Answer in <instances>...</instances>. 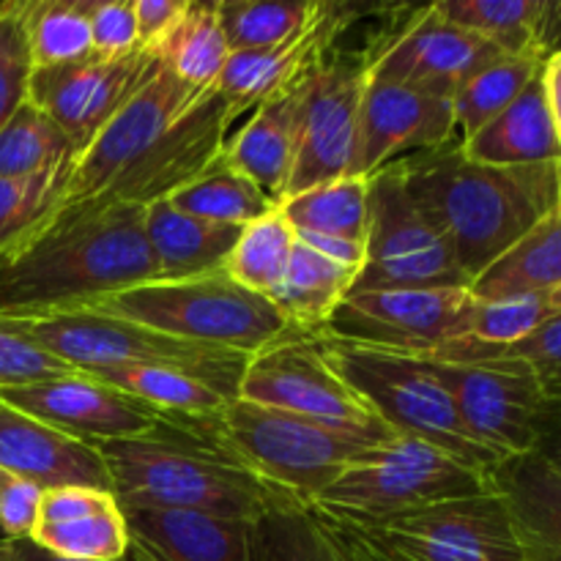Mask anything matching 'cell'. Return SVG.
I'll use <instances>...</instances> for the list:
<instances>
[{
  "instance_id": "13",
  "label": "cell",
  "mask_w": 561,
  "mask_h": 561,
  "mask_svg": "<svg viewBox=\"0 0 561 561\" xmlns=\"http://www.w3.org/2000/svg\"><path fill=\"white\" fill-rule=\"evenodd\" d=\"M471 305L469 288L359 290L345 296L318 337L431 356L463 337Z\"/></svg>"
},
{
  "instance_id": "16",
  "label": "cell",
  "mask_w": 561,
  "mask_h": 561,
  "mask_svg": "<svg viewBox=\"0 0 561 561\" xmlns=\"http://www.w3.org/2000/svg\"><path fill=\"white\" fill-rule=\"evenodd\" d=\"M159 69L162 58L142 47L121 58L91 53L75 64L33 69L27 99L44 110L75 142L77 153H82L126 99Z\"/></svg>"
},
{
  "instance_id": "40",
  "label": "cell",
  "mask_w": 561,
  "mask_h": 561,
  "mask_svg": "<svg viewBox=\"0 0 561 561\" xmlns=\"http://www.w3.org/2000/svg\"><path fill=\"white\" fill-rule=\"evenodd\" d=\"M27 38L33 69L88 58L93 53L91 0H31Z\"/></svg>"
},
{
  "instance_id": "22",
  "label": "cell",
  "mask_w": 561,
  "mask_h": 561,
  "mask_svg": "<svg viewBox=\"0 0 561 561\" xmlns=\"http://www.w3.org/2000/svg\"><path fill=\"white\" fill-rule=\"evenodd\" d=\"M0 471L53 488H96L113 493L99 444L71 438L33 416L0 403Z\"/></svg>"
},
{
  "instance_id": "19",
  "label": "cell",
  "mask_w": 561,
  "mask_h": 561,
  "mask_svg": "<svg viewBox=\"0 0 561 561\" xmlns=\"http://www.w3.org/2000/svg\"><path fill=\"white\" fill-rule=\"evenodd\" d=\"M0 403L88 444L146 436L164 422V416L151 405L129 398L85 373H69V376L49 378V381L3 389Z\"/></svg>"
},
{
  "instance_id": "26",
  "label": "cell",
  "mask_w": 561,
  "mask_h": 561,
  "mask_svg": "<svg viewBox=\"0 0 561 561\" xmlns=\"http://www.w3.org/2000/svg\"><path fill=\"white\" fill-rule=\"evenodd\" d=\"M493 485L513 515L524 561H561V471L529 453L504 460Z\"/></svg>"
},
{
  "instance_id": "8",
  "label": "cell",
  "mask_w": 561,
  "mask_h": 561,
  "mask_svg": "<svg viewBox=\"0 0 561 561\" xmlns=\"http://www.w3.org/2000/svg\"><path fill=\"white\" fill-rule=\"evenodd\" d=\"M491 491H496L493 474L471 469L431 444L400 436L362 455L316 504L343 520H378Z\"/></svg>"
},
{
  "instance_id": "36",
  "label": "cell",
  "mask_w": 561,
  "mask_h": 561,
  "mask_svg": "<svg viewBox=\"0 0 561 561\" xmlns=\"http://www.w3.org/2000/svg\"><path fill=\"white\" fill-rule=\"evenodd\" d=\"M71 170L27 175V179H0V261L33 239L69 197Z\"/></svg>"
},
{
  "instance_id": "32",
  "label": "cell",
  "mask_w": 561,
  "mask_h": 561,
  "mask_svg": "<svg viewBox=\"0 0 561 561\" xmlns=\"http://www.w3.org/2000/svg\"><path fill=\"white\" fill-rule=\"evenodd\" d=\"M296 236L351 241L367 247L370 230V179L343 175L279 203Z\"/></svg>"
},
{
  "instance_id": "20",
  "label": "cell",
  "mask_w": 561,
  "mask_h": 561,
  "mask_svg": "<svg viewBox=\"0 0 561 561\" xmlns=\"http://www.w3.org/2000/svg\"><path fill=\"white\" fill-rule=\"evenodd\" d=\"M458 142L453 99L392 82H367L354 173L370 179L411 153Z\"/></svg>"
},
{
  "instance_id": "17",
  "label": "cell",
  "mask_w": 561,
  "mask_h": 561,
  "mask_svg": "<svg viewBox=\"0 0 561 561\" xmlns=\"http://www.w3.org/2000/svg\"><path fill=\"white\" fill-rule=\"evenodd\" d=\"M233 121L236 115L222 93L208 88L135 164H129L99 195V201L131 206L168 201L173 192L192 184L203 170L222 157Z\"/></svg>"
},
{
  "instance_id": "42",
  "label": "cell",
  "mask_w": 561,
  "mask_h": 561,
  "mask_svg": "<svg viewBox=\"0 0 561 561\" xmlns=\"http://www.w3.org/2000/svg\"><path fill=\"white\" fill-rule=\"evenodd\" d=\"M318 5H321L318 0H290V3L225 0L217 3V11L230 53H247V49H268L283 44L316 16Z\"/></svg>"
},
{
  "instance_id": "2",
  "label": "cell",
  "mask_w": 561,
  "mask_h": 561,
  "mask_svg": "<svg viewBox=\"0 0 561 561\" xmlns=\"http://www.w3.org/2000/svg\"><path fill=\"white\" fill-rule=\"evenodd\" d=\"M405 190L474 283L507 255L557 201L559 162L493 168L471 162L460 142L398 159Z\"/></svg>"
},
{
  "instance_id": "27",
  "label": "cell",
  "mask_w": 561,
  "mask_h": 561,
  "mask_svg": "<svg viewBox=\"0 0 561 561\" xmlns=\"http://www.w3.org/2000/svg\"><path fill=\"white\" fill-rule=\"evenodd\" d=\"M460 151L480 164L524 168V164L561 162V140L548 107L542 71L518 99L477 135L460 142Z\"/></svg>"
},
{
  "instance_id": "12",
  "label": "cell",
  "mask_w": 561,
  "mask_h": 561,
  "mask_svg": "<svg viewBox=\"0 0 561 561\" xmlns=\"http://www.w3.org/2000/svg\"><path fill=\"white\" fill-rule=\"evenodd\" d=\"M427 365L453 394L466 431L482 447L504 460L535 453L551 403L526 362L491 356L480 362L427 359Z\"/></svg>"
},
{
  "instance_id": "41",
  "label": "cell",
  "mask_w": 561,
  "mask_h": 561,
  "mask_svg": "<svg viewBox=\"0 0 561 561\" xmlns=\"http://www.w3.org/2000/svg\"><path fill=\"white\" fill-rule=\"evenodd\" d=\"M31 540L75 561H121L131 548L121 504L69 520H38Z\"/></svg>"
},
{
  "instance_id": "35",
  "label": "cell",
  "mask_w": 561,
  "mask_h": 561,
  "mask_svg": "<svg viewBox=\"0 0 561 561\" xmlns=\"http://www.w3.org/2000/svg\"><path fill=\"white\" fill-rule=\"evenodd\" d=\"M77 157L75 142L31 99L0 126V179H27L69 168Z\"/></svg>"
},
{
  "instance_id": "29",
  "label": "cell",
  "mask_w": 561,
  "mask_h": 561,
  "mask_svg": "<svg viewBox=\"0 0 561 561\" xmlns=\"http://www.w3.org/2000/svg\"><path fill=\"white\" fill-rule=\"evenodd\" d=\"M241 230L244 228L239 225L192 217L170 206V201L146 206V236L162 274L159 279H186L219 272L239 244Z\"/></svg>"
},
{
  "instance_id": "49",
  "label": "cell",
  "mask_w": 561,
  "mask_h": 561,
  "mask_svg": "<svg viewBox=\"0 0 561 561\" xmlns=\"http://www.w3.org/2000/svg\"><path fill=\"white\" fill-rule=\"evenodd\" d=\"M0 561H75V559L58 557V553L38 546L36 540H31V537H20V540L0 537ZM121 561H135V559L126 557Z\"/></svg>"
},
{
  "instance_id": "51",
  "label": "cell",
  "mask_w": 561,
  "mask_h": 561,
  "mask_svg": "<svg viewBox=\"0 0 561 561\" xmlns=\"http://www.w3.org/2000/svg\"><path fill=\"white\" fill-rule=\"evenodd\" d=\"M535 453H540L553 469L561 471V405H551V411H548L542 438Z\"/></svg>"
},
{
  "instance_id": "4",
  "label": "cell",
  "mask_w": 561,
  "mask_h": 561,
  "mask_svg": "<svg viewBox=\"0 0 561 561\" xmlns=\"http://www.w3.org/2000/svg\"><path fill=\"white\" fill-rule=\"evenodd\" d=\"M164 420L228 455L266 485L301 502H316L362 455L383 447L301 420L288 411L247 403L239 398L214 414L164 416Z\"/></svg>"
},
{
  "instance_id": "47",
  "label": "cell",
  "mask_w": 561,
  "mask_h": 561,
  "mask_svg": "<svg viewBox=\"0 0 561 561\" xmlns=\"http://www.w3.org/2000/svg\"><path fill=\"white\" fill-rule=\"evenodd\" d=\"M44 488L31 480L0 471V531L3 537L20 540L31 537L42 518Z\"/></svg>"
},
{
  "instance_id": "21",
  "label": "cell",
  "mask_w": 561,
  "mask_h": 561,
  "mask_svg": "<svg viewBox=\"0 0 561 561\" xmlns=\"http://www.w3.org/2000/svg\"><path fill=\"white\" fill-rule=\"evenodd\" d=\"M351 16L354 11L348 5L321 3L316 16L283 44H274L268 49L230 53L214 88L222 93L236 118L247 110L261 107L263 102L299 85L312 75L323 55L334 47Z\"/></svg>"
},
{
  "instance_id": "9",
  "label": "cell",
  "mask_w": 561,
  "mask_h": 561,
  "mask_svg": "<svg viewBox=\"0 0 561 561\" xmlns=\"http://www.w3.org/2000/svg\"><path fill=\"white\" fill-rule=\"evenodd\" d=\"M343 524L376 561H524L513 515L499 491Z\"/></svg>"
},
{
  "instance_id": "50",
  "label": "cell",
  "mask_w": 561,
  "mask_h": 561,
  "mask_svg": "<svg viewBox=\"0 0 561 561\" xmlns=\"http://www.w3.org/2000/svg\"><path fill=\"white\" fill-rule=\"evenodd\" d=\"M542 85H546L548 107H551L553 124H557V135L561 140V49L542 64Z\"/></svg>"
},
{
  "instance_id": "44",
  "label": "cell",
  "mask_w": 561,
  "mask_h": 561,
  "mask_svg": "<svg viewBox=\"0 0 561 561\" xmlns=\"http://www.w3.org/2000/svg\"><path fill=\"white\" fill-rule=\"evenodd\" d=\"M69 373L77 370H71L58 356H53L36 340L27 337L9 318L0 316V392L69 376Z\"/></svg>"
},
{
  "instance_id": "30",
  "label": "cell",
  "mask_w": 561,
  "mask_h": 561,
  "mask_svg": "<svg viewBox=\"0 0 561 561\" xmlns=\"http://www.w3.org/2000/svg\"><path fill=\"white\" fill-rule=\"evenodd\" d=\"M561 288V162L557 201L546 217L499 257L485 274L469 285L471 296L482 301L510 299L520 294H548Z\"/></svg>"
},
{
  "instance_id": "3",
  "label": "cell",
  "mask_w": 561,
  "mask_h": 561,
  "mask_svg": "<svg viewBox=\"0 0 561 561\" xmlns=\"http://www.w3.org/2000/svg\"><path fill=\"white\" fill-rule=\"evenodd\" d=\"M99 453L124 510H186L257 520L294 499L168 420L146 436L99 444Z\"/></svg>"
},
{
  "instance_id": "11",
  "label": "cell",
  "mask_w": 561,
  "mask_h": 561,
  "mask_svg": "<svg viewBox=\"0 0 561 561\" xmlns=\"http://www.w3.org/2000/svg\"><path fill=\"white\" fill-rule=\"evenodd\" d=\"M392 288H469L447 241L411 201L398 162L370 175L365 266L351 294Z\"/></svg>"
},
{
  "instance_id": "48",
  "label": "cell",
  "mask_w": 561,
  "mask_h": 561,
  "mask_svg": "<svg viewBox=\"0 0 561 561\" xmlns=\"http://www.w3.org/2000/svg\"><path fill=\"white\" fill-rule=\"evenodd\" d=\"M190 0H135L137 38L140 47L162 58L164 44L184 20Z\"/></svg>"
},
{
  "instance_id": "7",
  "label": "cell",
  "mask_w": 561,
  "mask_h": 561,
  "mask_svg": "<svg viewBox=\"0 0 561 561\" xmlns=\"http://www.w3.org/2000/svg\"><path fill=\"white\" fill-rule=\"evenodd\" d=\"M3 318L77 373L118 365H173L197 373L230 400L239 398V381L250 362V356L184 343L91 307Z\"/></svg>"
},
{
  "instance_id": "39",
  "label": "cell",
  "mask_w": 561,
  "mask_h": 561,
  "mask_svg": "<svg viewBox=\"0 0 561 561\" xmlns=\"http://www.w3.org/2000/svg\"><path fill=\"white\" fill-rule=\"evenodd\" d=\"M294 244V228L277 206L255 222L244 225L239 244L225 263V272L244 288L272 299L288 274Z\"/></svg>"
},
{
  "instance_id": "46",
  "label": "cell",
  "mask_w": 561,
  "mask_h": 561,
  "mask_svg": "<svg viewBox=\"0 0 561 561\" xmlns=\"http://www.w3.org/2000/svg\"><path fill=\"white\" fill-rule=\"evenodd\" d=\"M93 53L121 58L140 47L135 0H91Z\"/></svg>"
},
{
  "instance_id": "25",
  "label": "cell",
  "mask_w": 561,
  "mask_h": 561,
  "mask_svg": "<svg viewBox=\"0 0 561 561\" xmlns=\"http://www.w3.org/2000/svg\"><path fill=\"white\" fill-rule=\"evenodd\" d=\"M255 561H376L365 542L316 502L285 499L255 520Z\"/></svg>"
},
{
  "instance_id": "5",
  "label": "cell",
  "mask_w": 561,
  "mask_h": 561,
  "mask_svg": "<svg viewBox=\"0 0 561 561\" xmlns=\"http://www.w3.org/2000/svg\"><path fill=\"white\" fill-rule=\"evenodd\" d=\"M91 310L126 318L184 343L255 356L301 332L272 299L236 283L225 268L186 279H151L110 294Z\"/></svg>"
},
{
  "instance_id": "10",
  "label": "cell",
  "mask_w": 561,
  "mask_h": 561,
  "mask_svg": "<svg viewBox=\"0 0 561 561\" xmlns=\"http://www.w3.org/2000/svg\"><path fill=\"white\" fill-rule=\"evenodd\" d=\"M239 400L288 411L332 431L351 433L373 444L400 438L323 359L316 337L277 343L250 356L239 381Z\"/></svg>"
},
{
  "instance_id": "1",
  "label": "cell",
  "mask_w": 561,
  "mask_h": 561,
  "mask_svg": "<svg viewBox=\"0 0 561 561\" xmlns=\"http://www.w3.org/2000/svg\"><path fill=\"white\" fill-rule=\"evenodd\" d=\"M146 236V206L66 203L27 244L0 261V316L91 307L159 279Z\"/></svg>"
},
{
  "instance_id": "15",
  "label": "cell",
  "mask_w": 561,
  "mask_h": 561,
  "mask_svg": "<svg viewBox=\"0 0 561 561\" xmlns=\"http://www.w3.org/2000/svg\"><path fill=\"white\" fill-rule=\"evenodd\" d=\"M370 49L373 82L416 88L444 99H453L477 71L504 55L488 38L444 20L436 5L411 9L409 20Z\"/></svg>"
},
{
  "instance_id": "23",
  "label": "cell",
  "mask_w": 561,
  "mask_h": 561,
  "mask_svg": "<svg viewBox=\"0 0 561 561\" xmlns=\"http://www.w3.org/2000/svg\"><path fill=\"white\" fill-rule=\"evenodd\" d=\"M124 518L135 561H255V520L137 507Z\"/></svg>"
},
{
  "instance_id": "43",
  "label": "cell",
  "mask_w": 561,
  "mask_h": 561,
  "mask_svg": "<svg viewBox=\"0 0 561 561\" xmlns=\"http://www.w3.org/2000/svg\"><path fill=\"white\" fill-rule=\"evenodd\" d=\"M27 3H0V126L31 96V38H27Z\"/></svg>"
},
{
  "instance_id": "34",
  "label": "cell",
  "mask_w": 561,
  "mask_h": 561,
  "mask_svg": "<svg viewBox=\"0 0 561 561\" xmlns=\"http://www.w3.org/2000/svg\"><path fill=\"white\" fill-rule=\"evenodd\" d=\"M170 206L192 217L211 219L222 225H244L255 222L274 206L228 157H219L208 170H203L192 184L181 186L179 192L168 197Z\"/></svg>"
},
{
  "instance_id": "18",
  "label": "cell",
  "mask_w": 561,
  "mask_h": 561,
  "mask_svg": "<svg viewBox=\"0 0 561 561\" xmlns=\"http://www.w3.org/2000/svg\"><path fill=\"white\" fill-rule=\"evenodd\" d=\"M203 91L186 85L168 66L137 88L124 107L102 126L91 146L77 157L66 203L93 201L102 195L129 164H135Z\"/></svg>"
},
{
  "instance_id": "6",
  "label": "cell",
  "mask_w": 561,
  "mask_h": 561,
  "mask_svg": "<svg viewBox=\"0 0 561 561\" xmlns=\"http://www.w3.org/2000/svg\"><path fill=\"white\" fill-rule=\"evenodd\" d=\"M316 340L329 367L356 389V394L376 411L389 431L431 444L460 463L488 474L504 463V458L482 447L466 431L453 394L433 376L425 356L367 348V345L327 337Z\"/></svg>"
},
{
  "instance_id": "45",
  "label": "cell",
  "mask_w": 561,
  "mask_h": 561,
  "mask_svg": "<svg viewBox=\"0 0 561 561\" xmlns=\"http://www.w3.org/2000/svg\"><path fill=\"white\" fill-rule=\"evenodd\" d=\"M496 356H515L526 362L535 370L548 403L561 405V310L553 312L529 337L499 351Z\"/></svg>"
},
{
  "instance_id": "38",
  "label": "cell",
  "mask_w": 561,
  "mask_h": 561,
  "mask_svg": "<svg viewBox=\"0 0 561 561\" xmlns=\"http://www.w3.org/2000/svg\"><path fill=\"white\" fill-rule=\"evenodd\" d=\"M230 44L219 22L217 3H190L184 20L162 49V64L195 91L217 85Z\"/></svg>"
},
{
  "instance_id": "37",
  "label": "cell",
  "mask_w": 561,
  "mask_h": 561,
  "mask_svg": "<svg viewBox=\"0 0 561 561\" xmlns=\"http://www.w3.org/2000/svg\"><path fill=\"white\" fill-rule=\"evenodd\" d=\"M542 64L546 60L531 58V55H502L491 66L477 71L453 96L458 142L477 135L482 126L504 113L524 93V88L540 75Z\"/></svg>"
},
{
  "instance_id": "24",
  "label": "cell",
  "mask_w": 561,
  "mask_h": 561,
  "mask_svg": "<svg viewBox=\"0 0 561 561\" xmlns=\"http://www.w3.org/2000/svg\"><path fill=\"white\" fill-rule=\"evenodd\" d=\"M307 80H301L299 85L288 88L279 96L268 99L261 107H255V115L233 137H228V146H225V157L274 206H279L288 197L290 179H294L296 157H299Z\"/></svg>"
},
{
  "instance_id": "31",
  "label": "cell",
  "mask_w": 561,
  "mask_h": 561,
  "mask_svg": "<svg viewBox=\"0 0 561 561\" xmlns=\"http://www.w3.org/2000/svg\"><path fill=\"white\" fill-rule=\"evenodd\" d=\"M356 274H359V268L345 266V263L334 261V257L318 252L316 247L296 239L288 274H285L277 294L272 296V301L301 332L318 337V332L327 327L334 310L351 294Z\"/></svg>"
},
{
  "instance_id": "52",
  "label": "cell",
  "mask_w": 561,
  "mask_h": 561,
  "mask_svg": "<svg viewBox=\"0 0 561 561\" xmlns=\"http://www.w3.org/2000/svg\"><path fill=\"white\" fill-rule=\"evenodd\" d=\"M551 301H553V307H557V310H561V288L551 290Z\"/></svg>"
},
{
  "instance_id": "14",
  "label": "cell",
  "mask_w": 561,
  "mask_h": 561,
  "mask_svg": "<svg viewBox=\"0 0 561 561\" xmlns=\"http://www.w3.org/2000/svg\"><path fill=\"white\" fill-rule=\"evenodd\" d=\"M370 60L373 49L351 53L334 44L307 80L299 157L288 197L354 173Z\"/></svg>"
},
{
  "instance_id": "28",
  "label": "cell",
  "mask_w": 561,
  "mask_h": 561,
  "mask_svg": "<svg viewBox=\"0 0 561 561\" xmlns=\"http://www.w3.org/2000/svg\"><path fill=\"white\" fill-rule=\"evenodd\" d=\"M453 25L496 44L504 55L548 60L561 49V3L551 0H444L433 3Z\"/></svg>"
},
{
  "instance_id": "33",
  "label": "cell",
  "mask_w": 561,
  "mask_h": 561,
  "mask_svg": "<svg viewBox=\"0 0 561 561\" xmlns=\"http://www.w3.org/2000/svg\"><path fill=\"white\" fill-rule=\"evenodd\" d=\"M85 376L151 405L162 416H203L230 403L206 378L173 365H118Z\"/></svg>"
}]
</instances>
